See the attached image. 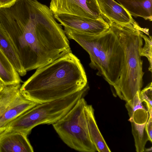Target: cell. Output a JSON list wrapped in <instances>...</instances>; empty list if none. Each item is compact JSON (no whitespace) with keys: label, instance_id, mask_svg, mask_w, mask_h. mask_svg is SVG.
<instances>
[{"label":"cell","instance_id":"6da1fadb","mask_svg":"<svg viewBox=\"0 0 152 152\" xmlns=\"http://www.w3.org/2000/svg\"><path fill=\"white\" fill-rule=\"evenodd\" d=\"M88 84L83 65L71 52L37 69L20 91L26 99L41 104L80 91Z\"/></svg>","mask_w":152,"mask_h":152},{"label":"cell","instance_id":"7a4b0ae2","mask_svg":"<svg viewBox=\"0 0 152 152\" xmlns=\"http://www.w3.org/2000/svg\"><path fill=\"white\" fill-rule=\"evenodd\" d=\"M68 38L77 43L88 54L92 69L113 86L120 77L124 60L123 48L115 33L109 28L93 35L64 28Z\"/></svg>","mask_w":152,"mask_h":152},{"label":"cell","instance_id":"3957f363","mask_svg":"<svg viewBox=\"0 0 152 152\" xmlns=\"http://www.w3.org/2000/svg\"><path fill=\"white\" fill-rule=\"evenodd\" d=\"M124 50L123 66L118 81L113 86L116 95L127 102L132 99L137 92H140L143 84L144 72L141 51L143 44L141 36L148 29L139 26H123L108 22Z\"/></svg>","mask_w":152,"mask_h":152},{"label":"cell","instance_id":"277c9868","mask_svg":"<svg viewBox=\"0 0 152 152\" xmlns=\"http://www.w3.org/2000/svg\"><path fill=\"white\" fill-rule=\"evenodd\" d=\"M89 89L88 85L82 90L50 102L38 104L9 124L0 133V136L13 132L27 136L35 126L42 124H53L65 115Z\"/></svg>","mask_w":152,"mask_h":152},{"label":"cell","instance_id":"5b68a950","mask_svg":"<svg viewBox=\"0 0 152 152\" xmlns=\"http://www.w3.org/2000/svg\"><path fill=\"white\" fill-rule=\"evenodd\" d=\"M87 104L84 97L81 98L52 126L62 141L71 148L81 152H95L97 150L91 139L85 114Z\"/></svg>","mask_w":152,"mask_h":152},{"label":"cell","instance_id":"8992f818","mask_svg":"<svg viewBox=\"0 0 152 152\" xmlns=\"http://www.w3.org/2000/svg\"><path fill=\"white\" fill-rule=\"evenodd\" d=\"M54 15L66 14L87 18H103L96 0H50Z\"/></svg>","mask_w":152,"mask_h":152},{"label":"cell","instance_id":"52a82bcc","mask_svg":"<svg viewBox=\"0 0 152 152\" xmlns=\"http://www.w3.org/2000/svg\"><path fill=\"white\" fill-rule=\"evenodd\" d=\"M54 15L64 28L83 33L97 35L110 28L108 23L104 18L94 19L66 14Z\"/></svg>","mask_w":152,"mask_h":152},{"label":"cell","instance_id":"ba28073f","mask_svg":"<svg viewBox=\"0 0 152 152\" xmlns=\"http://www.w3.org/2000/svg\"><path fill=\"white\" fill-rule=\"evenodd\" d=\"M101 13L107 22L123 26H138L128 12L114 0H96Z\"/></svg>","mask_w":152,"mask_h":152},{"label":"cell","instance_id":"9c48e42d","mask_svg":"<svg viewBox=\"0 0 152 152\" xmlns=\"http://www.w3.org/2000/svg\"><path fill=\"white\" fill-rule=\"evenodd\" d=\"M37 104L26 99L20 92L0 115V133L12 121Z\"/></svg>","mask_w":152,"mask_h":152},{"label":"cell","instance_id":"30bf717a","mask_svg":"<svg viewBox=\"0 0 152 152\" xmlns=\"http://www.w3.org/2000/svg\"><path fill=\"white\" fill-rule=\"evenodd\" d=\"M27 136L18 132L6 133L0 136V152H33Z\"/></svg>","mask_w":152,"mask_h":152},{"label":"cell","instance_id":"8fae6325","mask_svg":"<svg viewBox=\"0 0 152 152\" xmlns=\"http://www.w3.org/2000/svg\"><path fill=\"white\" fill-rule=\"evenodd\" d=\"M84 110L90 137L97 151L111 152L99 129L94 115V110L92 105L87 104Z\"/></svg>","mask_w":152,"mask_h":152},{"label":"cell","instance_id":"7c38bea8","mask_svg":"<svg viewBox=\"0 0 152 152\" xmlns=\"http://www.w3.org/2000/svg\"><path fill=\"white\" fill-rule=\"evenodd\" d=\"M0 49L7 58L20 76L27 73L23 68L14 46L0 23Z\"/></svg>","mask_w":152,"mask_h":152},{"label":"cell","instance_id":"4fadbf2b","mask_svg":"<svg viewBox=\"0 0 152 152\" xmlns=\"http://www.w3.org/2000/svg\"><path fill=\"white\" fill-rule=\"evenodd\" d=\"M132 16L152 20V0H116Z\"/></svg>","mask_w":152,"mask_h":152},{"label":"cell","instance_id":"5bb4252c","mask_svg":"<svg viewBox=\"0 0 152 152\" xmlns=\"http://www.w3.org/2000/svg\"><path fill=\"white\" fill-rule=\"evenodd\" d=\"M137 92L133 98L126 102V107L129 117V121L136 124H146L148 118L149 113L142 104Z\"/></svg>","mask_w":152,"mask_h":152},{"label":"cell","instance_id":"9a60e30c","mask_svg":"<svg viewBox=\"0 0 152 152\" xmlns=\"http://www.w3.org/2000/svg\"><path fill=\"white\" fill-rule=\"evenodd\" d=\"M0 80L5 85L20 84V76L0 49Z\"/></svg>","mask_w":152,"mask_h":152},{"label":"cell","instance_id":"2e32d148","mask_svg":"<svg viewBox=\"0 0 152 152\" xmlns=\"http://www.w3.org/2000/svg\"><path fill=\"white\" fill-rule=\"evenodd\" d=\"M132 133L133 136L136 150L137 152L144 151L145 146L148 140L145 129V124H138L131 122Z\"/></svg>","mask_w":152,"mask_h":152},{"label":"cell","instance_id":"e0dca14e","mask_svg":"<svg viewBox=\"0 0 152 152\" xmlns=\"http://www.w3.org/2000/svg\"><path fill=\"white\" fill-rule=\"evenodd\" d=\"M144 32L141 34L142 37L145 42V44L142 47L140 52L141 56L146 57L148 61L149 66V71L152 72V38L151 36L149 35L147 36V35L144 34Z\"/></svg>","mask_w":152,"mask_h":152},{"label":"cell","instance_id":"ac0fdd59","mask_svg":"<svg viewBox=\"0 0 152 152\" xmlns=\"http://www.w3.org/2000/svg\"><path fill=\"white\" fill-rule=\"evenodd\" d=\"M141 101L146 104L149 115H152V83H149L139 93Z\"/></svg>","mask_w":152,"mask_h":152},{"label":"cell","instance_id":"d6986e66","mask_svg":"<svg viewBox=\"0 0 152 152\" xmlns=\"http://www.w3.org/2000/svg\"><path fill=\"white\" fill-rule=\"evenodd\" d=\"M152 115H149L148 119L145 125V129L147 134L148 140L152 142Z\"/></svg>","mask_w":152,"mask_h":152},{"label":"cell","instance_id":"ffe728a7","mask_svg":"<svg viewBox=\"0 0 152 152\" xmlns=\"http://www.w3.org/2000/svg\"><path fill=\"white\" fill-rule=\"evenodd\" d=\"M18 0H0V8L9 7L13 4Z\"/></svg>","mask_w":152,"mask_h":152},{"label":"cell","instance_id":"44dd1931","mask_svg":"<svg viewBox=\"0 0 152 152\" xmlns=\"http://www.w3.org/2000/svg\"><path fill=\"white\" fill-rule=\"evenodd\" d=\"M5 85L3 82L0 80V93L4 87Z\"/></svg>","mask_w":152,"mask_h":152}]
</instances>
